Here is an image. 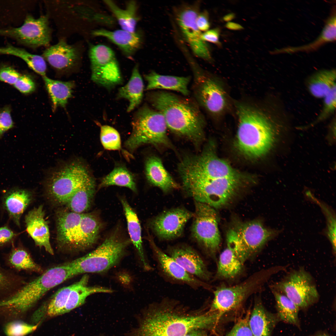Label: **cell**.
Segmentation results:
<instances>
[{
  "instance_id": "45",
  "label": "cell",
  "mask_w": 336,
  "mask_h": 336,
  "mask_svg": "<svg viewBox=\"0 0 336 336\" xmlns=\"http://www.w3.org/2000/svg\"><path fill=\"white\" fill-rule=\"evenodd\" d=\"M38 325H32L20 320L11 321L4 328L7 336H25L35 330Z\"/></svg>"
},
{
  "instance_id": "32",
  "label": "cell",
  "mask_w": 336,
  "mask_h": 336,
  "mask_svg": "<svg viewBox=\"0 0 336 336\" xmlns=\"http://www.w3.org/2000/svg\"><path fill=\"white\" fill-rule=\"evenodd\" d=\"M336 78L335 69L320 70L309 77L306 81V87L312 96L324 98L336 87Z\"/></svg>"
},
{
  "instance_id": "23",
  "label": "cell",
  "mask_w": 336,
  "mask_h": 336,
  "mask_svg": "<svg viewBox=\"0 0 336 336\" xmlns=\"http://www.w3.org/2000/svg\"><path fill=\"white\" fill-rule=\"evenodd\" d=\"M43 57L53 68L66 70L73 67L79 59V53L74 46L61 40L43 52Z\"/></svg>"
},
{
  "instance_id": "13",
  "label": "cell",
  "mask_w": 336,
  "mask_h": 336,
  "mask_svg": "<svg viewBox=\"0 0 336 336\" xmlns=\"http://www.w3.org/2000/svg\"><path fill=\"white\" fill-rule=\"evenodd\" d=\"M89 55L94 82L109 89L122 83L119 66L110 48L102 44L91 45Z\"/></svg>"
},
{
  "instance_id": "40",
  "label": "cell",
  "mask_w": 336,
  "mask_h": 336,
  "mask_svg": "<svg viewBox=\"0 0 336 336\" xmlns=\"http://www.w3.org/2000/svg\"><path fill=\"white\" fill-rule=\"evenodd\" d=\"M0 54L14 55L24 60L28 66L42 77L46 76V64L44 58L31 54L25 49L11 45L0 47Z\"/></svg>"
},
{
  "instance_id": "37",
  "label": "cell",
  "mask_w": 336,
  "mask_h": 336,
  "mask_svg": "<svg viewBox=\"0 0 336 336\" xmlns=\"http://www.w3.org/2000/svg\"><path fill=\"white\" fill-rule=\"evenodd\" d=\"M104 3L114 15L121 29L131 32H136L139 20L137 13V5L134 1L127 2L125 9L119 7L111 0H104Z\"/></svg>"
},
{
  "instance_id": "6",
  "label": "cell",
  "mask_w": 336,
  "mask_h": 336,
  "mask_svg": "<svg viewBox=\"0 0 336 336\" xmlns=\"http://www.w3.org/2000/svg\"><path fill=\"white\" fill-rule=\"evenodd\" d=\"M132 125V133L124 144L130 150L145 144L172 147L167 135L165 118L158 110L143 105L135 113Z\"/></svg>"
},
{
  "instance_id": "43",
  "label": "cell",
  "mask_w": 336,
  "mask_h": 336,
  "mask_svg": "<svg viewBox=\"0 0 336 336\" xmlns=\"http://www.w3.org/2000/svg\"><path fill=\"white\" fill-rule=\"evenodd\" d=\"M75 285L74 283L64 287L54 295L47 304L46 311L48 316L52 317L62 315L69 294Z\"/></svg>"
},
{
  "instance_id": "2",
  "label": "cell",
  "mask_w": 336,
  "mask_h": 336,
  "mask_svg": "<svg viewBox=\"0 0 336 336\" xmlns=\"http://www.w3.org/2000/svg\"><path fill=\"white\" fill-rule=\"evenodd\" d=\"M147 99L163 116L167 128L174 133L199 144L204 137V118L192 100L164 91L151 92Z\"/></svg>"
},
{
  "instance_id": "57",
  "label": "cell",
  "mask_w": 336,
  "mask_h": 336,
  "mask_svg": "<svg viewBox=\"0 0 336 336\" xmlns=\"http://www.w3.org/2000/svg\"><path fill=\"white\" fill-rule=\"evenodd\" d=\"M314 336H331L327 334L324 333H321L315 334Z\"/></svg>"
},
{
  "instance_id": "16",
  "label": "cell",
  "mask_w": 336,
  "mask_h": 336,
  "mask_svg": "<svg viewBox=\"0 0 336 336\" xmlns=\"http://www.w3.org/2000/svg\"><path fill=\"white\" fill-rule=\"evenodd\" d=\"M277 287L299 309L306 308L318 298L311 277L303 270L293 272L287 279L278 284Z\"/></svg>"
},
{
  "instance_id": "22",
  "label": "cell",
  "mask_w": 336,
  "mask_h": 336,
  "mask_svg": "<svg viewBox=\"0 0 336 336\" xmlns=\"http://www.w3.org/2000/svg\"><path fill=\"white\" fill-rule=\"evenodd\" d=\"M101 226L100 220L95 214L83 213L71 252L85 250L92 246L97 241Z\"/></svg>"
},
{
  "instance_id": "12",
  "label": "cell",
  "mask_w": 336,
  "mask_h": 336,
  "mask_svg": "<svg viewBox=\"0 0 336 336\" xmlns=\"http://www.w3.org/2000/svg\"><path fill=\"white\" fill-rule=\"evenodd\" d=\"M200 4L184 3L174 7V18L181 35L193 54L197 57L210 61L212 57L209 47L201 38L202 32L196 23Z\"/></svg>"
},
{
  "instance_id": "38",
  "label": "cell",
  "mask_w": 336,
  "mask_h": 336,
  "mask_svg": "<svg viewBox=\"0 0 336 336\" xmlns=\"http://www.w3.org/2000/svg\"><path fill=\"white\" fill-rule=\"evenodd\" d=\"M42 77L52 103L53 110L55 111L59 106L65 107L72 96L74 82L54 80L46 76Z\"/></svg>"
},
{
  "instance_id": "4",
  "label": "cell",
  "mask_w": 336,
  "mask_h": 336,
  "mask_svg": "<svg viewBox=\"0 0 336 336\" xmlns=\"http://www.w3.org/2000/svg\"><path fill=\"white\" fill-rule=\"evenodd\" d=\"M184 189L195 201L213 208L226 205L234 198L240 186V178L209 179L179 172Z\"/></svg>"
},
{
  "instance_id": "21",
  "label": "cell",
  "mask_w": 336,
  "mask_h": 336,
  "mask_svg": "<svg viewBox=\"0 0 336 336\" xmlns=\"http://www.w3.org/2000/svg\"><path fill=\"white\" fill-rule=\"evenodd\" d=\"M82 213L63 210L57 214V241L61 249L71 252Z\"/></svg>"
},
{
  "instance_id": "8",
  "label": "cell",
  "mask_w": 336,
  "mask_h": 336,
  "mask_svg": "<svg viewBox=\"0 0 336 336\" xmlns=\"http://www.w3.org/2000/svg\"><path fill=\"white\" fill-rule=\"evenodd\" d=\"M269 274L268 271L261 270L236 285L217 287L213 291L214 297L209 311L217 313L221 317L226 313L239 307L248 297L259 290Z\"/></svg>"
},
{
  "instance_id": "20",
  "label": "cell",
  "mask_w": 336,
  "mask_h": 336,
  "mask_svg": "<svg viewBox=\"0 0 336 336\" xmlns=\"http://www.w3.org/2000/svg\"><path fill=\"white\" fill-rule=\"evenodd\" d=\"M44 215L42 205L30 211L25 218L26 230L37 246L44 247L47 252L53 255L54 252L50 242L49 226Z\"/></svg>"
},
{
  "instance_id": "25",
  "label": "cell",
  "mask_w": 336,
  "mask_h": 336,
  "mask_svg": "<svg viewBox=\"0 0 336 336\" xmlns=\"http://www.w3.org/2000/svg\"><path fill=\"white\" fill-rule=\"evenodd\" d=\"M279 321L276 314L268 311L259 298L256 299L249 319V324L253 336H271Z\"/></svg>"
},
{
  "instance_id": "52",
  "label": "cell",
  "mask_w": 336,
  "mask_h": 336,
  "mask_svg": "<svg viewBox=\"0 0 336 336\" xmlns=\"http://www.w3.org/2000/svg\"><path fill=\"white\" fill-rule=\"evenodd\" d=\"M197 26L201 32H205L209 30L210 27L209 15L206 11L200 12L198 14L196 19Z\"/></svg>"
},
{
  "instance_id": "33",
  "label": "cell",
  "mask_w": 336,
  "mask_h": 336,
  "mask_svg": "<svg viewBox=\"0 0 336 336\" xmlns=\"http://www.w3.org/2000/svg\"><path fill=\"white\" fill-rule=\"evenodd\" d=\"M144 84L140 73L138 65L133 68L131 76L128 83L119 88L117 95L118 99L127 100L129 104L127 112H130L138 107L141 102L143 97Z\"/></svg>"
},
{
  "instance_id": "18",
  "label": "cell",
  "mask_w": 336,
  "mask_h": 336,
  "mask_svg": "<svg viewBox=\"0 0 336 336\" xmlns=\"http://www.w3.org/2000/svg\"><path fill=\"white\" fill-rule=\"evenodd\" d=\"M194 215V213L181 208L170 209L152 219L150 226L160 239L172 240L181 235L186 223Z\"/></svg>"
},
{
  "instance_id": "54",
  "label": "cell",
  "mask_w": 336,
  "mask_h": 336,
  "mask_svg": "<svg viewBox=\"0 0 336 336\" xmlns=\"http://www.w3.org/2000/svg\"><path fill=\"white\" fill-rule=\"evenodd\" d=\"M184 336H209L202 329L193 330L187 333Z\"/></svg>"
},
{
  "instance_id": "1",
  "label": "cell",
  "mask_w": 336,
  "mask_h": 336,
  "mask_svg": "<svg viewBox=\"0 0 336 336\" xmlns=\"http://www.w3.org/2000/svg\"><path fill=\"white\" fill-rule=\"evenodd\" d=\"M218 321L215 313L189 311L179 301L166 297L144 309L129 336H184L209 328Z\"/></svg>"
},
{
  "instance_id": "34",
  "label": "cell",
  "mask_w": 336,
  "mask_h": 336,
  "mask_svg": "<svg viewBox=\"0 0 336 336\" xmlns=\"http://www.w3.org/2000/svg\"><path fill=\"white\" fill-rule=\"evenodd\" d=\"M96 184L92 177L78 189L64 204L68 210L83 213L90 207L96 192Z\"/></svg>"
},
{
  "instance_id": "26",
  "label": "cell",
  "mask_w": 336,
  "mask_h": 336,
  "mask_svg": "<svg viewBox=\"0 0 336 336\" xmlns=\"http://www.w3.org/2000/svg\"><path fill=\"white\" fill-rule=\"evenodd\" d=\"M32 199L30 191L15 188L8 191L4 195L2 205L10 218L18 227L20 226L21 216Z\"/></svg>"
},
{
  "instance_id": "42",
  "label": "cell",
  "mask_w": 336,
  "mask_h": 336,
  "mask_svg": "<svg viewBox=\"0 0 336 336\" xmlns=\"http://www.w3.org/2000/svg\"><path fill=\"white\" fill-rule=\"evenodd\" d=\"M112 185L127 187L133 191H137L134 177L125 168H115L109 174L103 178L98 186V189Z\"/></svg>"
},
{
  "instance_id": "10",
  "label": "cell",
  "mask_w": 336,
  "mask_h": 336,
  "mask_svg": "<svg viewBox=\"0 0 336 336\" xmlns=\"http://www.w3.org/2000/svg\"><path fill=\"white\" fill-rule=\"evenodd\" d=\"M195 202L192 234L206 254L214 259L221 242L217 215L213 208Z\"/></svg>"
},
{
  "instance_id": "46",
  "label": "cell",
  "mask_w": 336,
  "mask_h": 336,
  "mask_svg": "<svg viewBox=\"0 0 336 336\" xmlns=\"http://www.w3.org/2000/svg\"><path fill=\"white\" fill-rule=\"evenodd\" d=\"M336 90L335 87L324 98L321 111L316 119L311 124L312 125L326 119L334 112L336 104Z\"/></svg>"
},
{
  "instance_id": "55",
  "label": "cell",
  "mask_w": 336,
  "mask_h": 336,
  "mask_svg": "<svg viewBox=\"0 0 336 336\" xmlns=\"http://www.w3.org/2000/svg\"><path fill=\"white\" fill-rule=\"evenodd\" d=\"M226 27L228 29L234 30H240L243 29V27L237 23L229 22L226 25Z\"/></svg>"
},
{
  "instance_id": "27",
  "label": "cell",
  "mask_w": 336,
  "mask_h": 336,
  "mask_svg": "<svg viewBox=\"0 0 336 336\" xmlns=\"http://www.w3.org/2000/svg\"><path fill=\"white\" fill-rule=\"evenodd\" d=\"M147 82L146 90L164 89L178 91L185 96L189 94L188 86L189 77L165 75L152 71L145 75Z\"/></svg>"
},
{
  "instance_id": "58",
  "label": "cell",
  "mask_w": 336,
  "mask_h": 336,
  "mask_svg": "<svg viewBox=\"0 0 336 336\" xmlns=\"http://www.w3.org/2000/svg\"><path fill=\"white\" fill-rule=\"evenodd\" d=\"M99 336H105L104 335H100Z\"/></svg>"
},
{
  "instance_id": "14",
  "label": "cell",
  "mask_w": 336,
  "mask_h": 336,
  "mask_svg": "<svg viewBox=\"0 0 336 336\" xmlns=\"http://www.w3.org/2000/svg\"><path fill=\"white\" fill-rule=\"evenodd\" d=\"M233 229L238 238L236 254L244 264L278 233V231L266 227L257 220L238 223Z\"/></svg>"
},
{
  "instance_id": "35",
  "label": "cell",
  "mask_w": 336,
  "mask_h": 336,
  "mask_svg": "<svg viewBox=\"0 0 336 336\" xmlns=\"http://www.w3.org/2000/svg\"><path fill=\"white\" fill-rule=\"evenodd\" d=\"M243 265L234 251L227 246L219 256L214 279H233L240 273Z\"/></svg>"
},
{
  "instance_id": "49",
  "label": "cell",
  "mask_w": 336,
  "mask_h": 336,
  "mask_svg": "<svg viewBox=\"0 0 336 336\" xmlns=\"http://www.w3.org/2000/svg\"><path fill=\"white\" fill-rule=\"evenodd\" d=\"M13 85L20 92L25 94L32 93L35 88V85L33 80L26 75L21 74Z\"/></svg>"
},
{
  "instance_id": "24",
  "label": "cell",
  "mask_w": 336,
  "mask_h": 336,
  "mask_svg": "<svg viewBox=\"0 0 336 336\" xmlns=\"http://www.w3.org/2000/svg\"><path fill=\"white\" fill-rule=\"evenodd\" d=\"M95 36L105 37L116 45L128 57H130L141 47V35L138 32H131L122 29L110 31L104 29L92 31Z\"/></svg>"
},
{
  "instance_id": "39",
  "label": "cell",
  "mask_w": 336,
  "mask_h": 336,
  "mask_svg": "<svg viewBox=\"0 0 336 336\" xmlns=\"http://www.w3.org/2000/svg\"><path fill=\"white\" fill-rule=\"evenodd\" d=\"M277 315L280 321L300 328L299 308L283 294L273 290Z\"/></svg>"
},
{
  "instance_id": "17",
  "label": "cell",
  "mask_w": 336,
  "mask_h": 336,
  "mask_svg": "<svg viewBox=\"0 0 336 336\" xmlns=\"http://www.w3.org/2000/svg\"><path fill=\"white\" fill-rule=\"evenodd\" d=\"M149 241L159 274L165 279L172 284L185 285L194 289H212L206 282L187 273L172 258L160 249L151 239H149Z\"/></svg>"
},
{
  "instance_id": "15",
  "label": "cell",
  "mask_w": 336,
  "mask_h": 336,
  "mask_svg": "<svg viewBox=\"0 0 336 336\" xmlns=\"http://www.w3.org/2000/svg\"><path fill=\"white\" fill-rule=\"evenodd\" d=\"M0 35L12 38L21 44L34 48L48 46L51 39L47 15L37 19L28 15L21 26L0 29Z\"/></svg>"
},
{
  "instance_id": "44",
  "label": "cell",
  "mask_w": 336,
  "mask_h": 336,
  "mask_svg": "<svg viewBox=\"0 0 336 336\" xmlns=\"http://www.w3.org/2000/svg\"><path fill=\"white\" fill-rule=\"evenodd\" d=\"M100 139L104 147L108 150H119L121 148L119 134L114 128L104 125L100 127Z\"/></svg>"
},
{
  "instance_id": "41",
  "label": "cell",
  "mask_w": 336,
  "mask_h": 336,
  "mask_svg": "<svg viewBox=\"0 0 336 336\" xmlns=\"http://www.w3.org/2000/svg\"><path fill=\"white\" fill-rule=\"evenodd\" d=\"M26 283L22 277L4 267L0 260V300L11 295Z\"/></svg>"
},
{
  "instance_id": "36",
  "label": "cell",
  "mask_w": 336,
  "mask_h": 336,
  "mask_svg": "<svg viewBox=\"0 0 336 336\" xmlns=\"http://www.w3.org/2000/svg\"><path fill=\"white\" fill-rule=\"evenodd\" d=\"M5 261L10 269L14 271L43 272L41 267L35 262L28 252L20 245L12 247L5 256Z\"/></svg>"
},
{
  "instance_id": "28",
  "label": "cell",
  "mask_w": 336,
  "mask_h": 336,
  "mask_svg": "<svg viewBox=\"0 0 336 336\" xmlns=\"http://www.w3.org/2000/svg\"><path fill=\"white\" fill-rule=\"evenodd\" d=\"M145 169L148 181L164 192H167L179 188L158 157L154 156L148 157L146 161Z\"/></svg>"
},
{
  "instance_id": "7",
  "label": "cell",
  "mask_w": 336,
  "mask_h": 336,
  "mask_svg": "<svg viewBox=\"0 0 336 336\" xmlns=\"http://www.w3.org/2000/svg\"><path fill=\"white\" fill-rule=\"evenodd\" d=\"M92 176L80 160H73L58 167L46 180L49 196L55 202L65 203L70 197Z\"/></svg>"
},
{
  "instance_id": "53",
  "label": "cell",
  "mask_w": 336,
  "mask_h": 336,
  "mask_svg": "<svg viewBox=\"0 0 336 336\" xmlns=\"http://www.w3.org/2000/svg\"><path fill=\"white\" fill-rule=\"evenodd\" d=\"M219 30L214 29L202 33L201 38L204 41L216 44H219Z\"/></svg>"
},
{
  "instance_id": "50",
  "label": "cell",
  "mask_w": 336,
  "mask_h": 336,
  "mask_svg": "<svg viewBox=\"0 0 336 336\" xmlns=\"http://www.w3.org/2000/svg\"><path fill=\"white\" fill-rule=\"evenodd\" d=\"M21 74L13 68L4 66L0 68V81L14 85Z\"/></svg>"
},
{
  "instance_id": "47",
  "label": "cell",
  "mask_w": 336,
  "mask_h": 336,
  "mask_svg": "<svg viewBox=\"0 0 336 336\" xmlns=\"http://www.w3.org/2000/svg\"><path fill=\"white\" fill-rule=\"evenodd\" d=\"M250 313L249 311L244 318L239 320L225 336H253L249 324Z\"/></svg>"
},
{
  "instance_id": "31",
  "label": "cell",
  "mask_w": 336,
  "mask_h": 336,
  "mask_svg": "<svg viewBox=\"0 0 336 336\" xmlns=\"http://www.w3.org/2000/svg\"><path fill=\"white\" fill-rule=\"evenodd\" d=\"M89 276L84 274L77 282L70 292L67 303L62 315L70 312L84 304L86 298L90 295L98 293H110L113 292L110 289L100 286L88 285Z\"/></svg>"
},
{
  "instance_id": "19",
  "label": "cell",
  "mask_w": 336,
  "mask_h": 336,
  "mask_svg": "<svg viewBox=\"0 0 336 336\" xmlns=\"http://www.w3.org/2000/svg\"><path fill=\"white\" fill-rule=\"evenodd\" d=\"M167 253L189 274L206 282L211 278L204 259L195 250L189 245L181 244L170 246Z\"/></svg>"
},
{
  "instance_id": "56",
  "label": "cell",
  "mask_w": 336,
  "mask_h": 336,
  "mask_svg": "<svg viewBox=\"0 0 336 336\" xmlns=\"http://www.w3.org/2000/svg\"><path fill=\"white\" fill-rule=\"evenodd\" d=\"M234 17V15L233 13H230L225 16L223 17V20L226 21H229L233 19Z\"/></svg>"
},
{
  "instance_id": "30",
  "label": "cell",
  "mask_w": 336,
  "mask_h": 336,
  "mask_svg": "<svg viewBox=\"0 0 336 336\" xmlns=\"http://www.w3.org/2000/svg\"><path fill=\"white\" fill-rule=\"evenodd\" d=\"M336 13L333 12L326 21L319 36L316 40L308 44L296 47H289L275 50L274 54L305 52H309L318 49L325 44L336 40Z\"/></svg>"
},
{
  "instance_id": "5",
  "label": "cell",
  "mask_w": 336,
  "mask_h": 336,
  "mask_svg": "<svg viewBox=\"0 0 336 336\" xmlns=\"http://www.w3.org/2000/svg\"><path fill=\"white\" fill-rule=\"evenodd\" d=\"M131 240L114 233L92 252L69 262L75 276L88 273H105L119 264L126 254Z\"/></svg>"
},
{
  "instance_id": "11",
  "label": "cell",
  "mask_w": 336,
  "mask_h": 336,
  "mask_svg": "<svg viewBox=\"0 0 336 336\" xmlns=\"http://www.w3.org/2000/svg\"><path fill=\"white\" fill-rule=\"evenodd\" d=\"M187 60L193 75V91L197 103L212 114H221L226 106L223 89L209 76L192 57Z\"/></svg>"
},
{
  "instance_id": "48",
  "label": "cell",
  "mask_w": 336,
  "mask_h": 336,
  "mask_svg": "<svg viewBox=\"0 0 336 336\" xmlns=\"http://www.w3.org/2000/svg\"><path fill=\"white\" fill-rule=\"evenodd\" d=\"M14 123L11 115V109L6 106L0 108V139L4 133L12 128Z\"/></svg>"
},
{
  "instance_id": "51",
  "label": "cell",
  "mask_w": 336,
  "mask_h": 336,
  "mask_svg": "<svg viewBox=\"0 0 336 336\" xmlns=\"http://www.w3.org/2000/svg\"><path fill=\"white\" fill-rule=\"evenodd\" d=\"M17 236L7 226L0 227V246H3L12 241Z\"/></svg>"
},
{
  "instance_id": "9",
  "label": "cell",
  "mask_w": 336,
  "mask_h": 336,
  "mask_svg": "<svg viewBox=\"0 0 336 336\" xmlns=\"http://www.w3.org/2000/svg\"><path fill=\"white\" fill-rule=\"evenodd\" d=\"M75 276L69 262L50 268L17 291L20 305L26 312L49 291Z\"/></svg>"
},
{
  "instance_id": "3",
  "label": "cell",
  "mask_w": 336,
  "mask_h": 336,
  "mask_svg": "<svg viewBox=\"0 0 336 336\" xmlns=\"http://www.w3.org/2000/svg\"><path fill=\"white\" fill-rule=\"evenodd\" d=\"M238 126L237 146L242 153L252 158L266 154L274 140L275 128L268 116L242 104L236 105Z\"/></svg>"
},
{
  "instance_id": "29",
  "label": "cell",
  "mask_w": 336,
  "mask_h": 336,
  "mask_svg": "<svg viewBox=\"0 0 336 336\" xmlns=\"http://www.w3.org/2000/svg\"><path fill=\"white\" fill-rule=\"evenodd\" d=\"M120 202L126 219L129 234L139 257L143 269L150 271L153 269L145 256L142 246L141 225L136 214L127 200L120 199Z\"/></svg>"
}]
</instances>
